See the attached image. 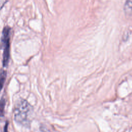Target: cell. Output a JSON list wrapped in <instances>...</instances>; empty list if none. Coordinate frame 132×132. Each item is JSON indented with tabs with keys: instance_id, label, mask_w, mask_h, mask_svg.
Here are the masks:
<instances>
[{
	"instance_id": "4",
	"label": "cell",
	"mask_w": 132,
	"mask_h": 132,
	"mask_svg": "<svg viewBox=\"0 0 132 132\" xmlns=\"http://www.w3.org/2000/svg\"><path fill=\"white\" fill-rule=\"evenodd\" d=\"M7 77V71L2 70L0 72V92L4 87L5 81Z\"/></svg>"
},
{
	"instance_id": "2",
	"label": "cell",
	"mask_w": 132,
	"mask_h": 132,
	"mask_svg": "<svg viewBox=\"0 0 132 132\" xmlns=\"http://www.w3.org/2000/svg\"><path fill=\"white\" fill-rule=\"evenodd\" d=\"M11 29V28L9 26H6L4 27L2 31L1 45L3 47V65L4 67H6L8 65L10 58V40Z\"/></svg>"
},
{
	"instance_id": "1",
	"label": "cell",
	"mask_w": 132,
	"mask_h": 132,
	"mask_svg": "<svg viewBox=\"0 0 132 132\" xmlns=\"http://www.w3.org/2000/svg\"><path fill=\"white\" fill-rule=\"evenodd\" d=\"M33 108L27 100L19 98L16 102L14 110L15 121L23 126H28L31 122Z\"/></svg>"
},
{
	"instance_id": "6",
	"label": "cell",
	"mask_w": 132,
	"mask_h": 132,
	"mask_svg": "<svg viewBox=\"0 0 132 132\" xmlns=\"http://www.w3.org/2000/svg\"><path fill=\"white\" fill-rule=\"evenodd\" d=\"M8 123L6 122L5 127H4V132H8Z\"/></svg>"
},
{
	"instance_id": "3",
	"label": "cell",
	"mask_w": 132,
	"mask_h": 132,
	"mask_svg": "<svg viewBox=\"0 0 132 132\" xmlns=\"http://www.w3.org/2000/svg\"><path fill=\"white\" fill-rule=\"evenodd\" d=\"M124 11L127 15H132V1H126L125 2Z\"/></svg>"
},
{
	"instance_id": "5",
	"label": "cell",
	"mask_w": 132,
	"mask_h": 132,
	"mask_svg": "<svg viewBox=\"0 0 132 132\" xmlns=\"http://www.w3.org/2000/svg\"><path fill=\"white\" fill-rule=\"evenodd\" d=\"M6 105V99L2 97L0 100V117H3L5 114V107Z\"/></svg>"
}]
</instances>
